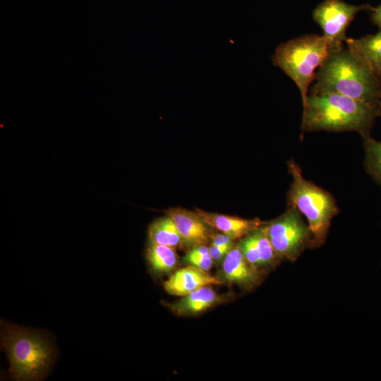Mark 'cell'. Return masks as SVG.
<instances>
[{
    "instance_id": "cell-1",
    "label": "cell",
    "mask_w": 381,
    "mask_h": 381,
    "mask_svg": "<svg viewBox=\"0 0 381 381\" xmlns=\"http://www.w3.org/2000/svg\"><path fill=\"white\" fill-rule=\"evenodd\" d=\"M310 94L335 93L379 107L381 83L348 48L329 49Z\"/></svg>"
},
{
    "instance_id": "cell-2",
    "label": "cell",
    "mask_w": 381,
    "mask_h": 381,
    "mask_svg": "<svg viewBox=\"0 0 381 381\" xmlns=\"http://www.w3.org/2000/svg\"><path fill=\"white\" fill-rule=\"evenodd\" d=\"M303 107V131H356L369 134L379 107L335 93L310 94Z\"/></svg>"
},
{
    "instance_id": "cell-3",
    "label": "cell",
    "mask_w": 381,
    "mask_h": 381,
    "mask_svg": "<svg viewBox=\"0 0 381 381\" xmlns=\"http://www.w3.org/2000/svg\"><path fill=\"white\" fill-rule=\"evenodd\" d=\"M1 343L16 380H40L52 365L54 349L41 333L4 321L1 322Z\"/></svg>"
},
{
    "instance_id": "cell-4",
    "label": "cell",
    "mask_w": 381,
    "mask_h": 381,
    "mask_svg": "<svg viewBox=\"0 0 381 381\" xmlns=\"http://www.w3.org/2000/svg\"><path fill=\"white\" fill-rule=\"evenodd\" d=\"M329 49L323 35L298 37L277 47L272 56L274 66L281 68L297 85L303 106L308 98V87L315 80V71L325 61Z\"/></svg>"
},
{
    "instance_id": "cell-5",
    "label": "cell",
    "mask_w": 381,
    "mask_h": 381,
    "mask_svg": "<svg viewBox=\"0 0 381 381\" xmlns=\"http://www.w3.org/2000/svg\"><path fill=\"white\" fill-rule=\"evenodd\" d=\"M288 168L292 177L289 200L307 219L312 244L320 246L326 238L332 218L338 212L335 201L327 191L306 180L293 159L288 162Z\"/></svg>"
},
{
    "instance_id": "cell-6",
    "label": "cell",
    "mask_w": 381,
    "mask_h": 381,
    "mask_svg": "<svg viewBox=\"0 0 381 381\" xmlns=\"http://www.w3.org/2000/svg\"><path fill=\"white\" fill-rule=\"evenodd\" d=\"M268 238L279 259L296 260L305 248L312 244V235L294 206L268 224Z\"/></svg>"
},
{
    "instance_id": "cell-7",
    "label": "cell",
    "mask_w": 381,
    "mask_h": 381,
    "mask_svg": "<svg viewBox=\"0 0 381 381\" xmlns=\"http://www.w3.org/2000/svg\"><path fill=\"white\" fill-rule=\"evenodd\" d=\"M371 9L368 4L356 6L342 0H325L314 9L313 17L322 28L329 49H334L343 47L346 30L356 14Z\"/></svg>"
},
{
    "instance_id": "cell-8",
    "label": "cell",
    "mask_w": 381,
    "mask_h": 381,
    "mask_svg": "<svg viewBox=\"0 0 381 381\" xmlns=\"http://www.w3.org/2000/svg\"><path fill=\"white\" fill-rule=\"evenodd\" d=\"M237 245L246 260L261 272L279 259L264 224L241 238Z\"/></svg>"
},
{
    "instance_id": "cell-9",
    "label": "cell",
    "mask_w": 381,
    "mask_h": 381,
    "mask_svg": "<svg viewBox=\"0 0 381 381\" xmlns=\"http://www.w3.org/2000/svg\"><path fill=\"white\" fill-rule=\"evenodd\" d=\"M174 222L181 236L182 242L194 246L206 245L212 237L209 226L197 212L181 207L170 208L167 211Z\"/></svg>"
},
{
    "instance_id": "cell-10",
    "label": "cell",
    "mask_w": 381,
    "mask_h": 381,
    "mask_svg": "<svg viewBox=\"0 0 381 381\" xmlns=\"http://www.w3.org/2000/svg\"><path fill=\"white\" fill-rule=\"evenodd\" d=\"M223 284L220 278L210 274L208 272L188 265L174 272L164 282V288L170 295L184 296L205 286Z\"/></svg>"
},
{
    "instance_id": "cell-11",
    "label": "cell",
    "mask_w": 381,
    "mask_h": 381,
    "mask_svg": "<svg viewBox=\"0 0 381 381\" xmlns=\"http://www.w3.org/2000/svg\"><path fill=\"white\" fill-rule=\"evenodd\" d=\"M222 272L226 282L246 290L255 287L262 277V272L246 260L237 244L224 258Z\"/></svg>"
},
{
    "instance_id": "cell-12",
    "label": "cell",
    "mask_w": 381,
    "mask_h": 381,
    "mask_svg": "<svg viewBox=\"0 0 381 381\" xmlns=\"http://www.w3.org/2000/svg\"><path fill=\"white\" fill-rule=\"evenodd\" d=\"M228 300L229 298L225 295L219 294L210 286H205L181 296L179 300L169 304V306L177 315L190 316L200 314Z\"/></svg>"
},
{
    "instance_id": "cell-13",
    "label": "cell",
    "mask_w": 381,
    "mask_h": 381,
    "mask_svg": "<svg viewBox=\"0 0 381 381\" xmlns=\"http://www.w3.org/2000/svg\"><path fill=\"white\" fill-rule=\"evenodd\" d=\"M196 212L209 226L227 235L233 240L241 238L263 225L259 219H243L200 209H196Z\"/></svg>"
},
{
    "instance_id": "cell-14",
    "label": "cell",
    "mask_w": 381,
    "mask_h": 381,
    "mask_svg": "<svg viewBox=\"0 0 381 381\" xmlns=\"http://www.w3.org/2000/svg\"><path fill=\"white\" fill-rule=\"evenodd\" d=\"M347 48L361 60L381 83V29L374 35L346 38Z\"/></svg>"
},
{
    "instance_id": "cell-15",
    "label": "cell",
    "mask_w": 381,
    "mask_h": 381,
    "mask_svg": "<svg viewBox=\"0 0 381 381\" xmlns=\"http://www.w3.org/2000/svg\"><path fill=\"white\" fill-rule=\"evenodd\" d=\"M145 257L150 270L155 274H163L175 270L178 258L174 248L150 242Z\"/></svg>"
},
{
    "instance_id": "cell-16",
    "label": "cell",
    "mask_w": 381,
    "mask_h": 381,
    "mask_svg": "<svg viewBox=\"0 0 381 381\" xmlns=\"http://www.w3.org/2000/svg\"><path fill=\"white\" fill-rule=\"evenodd\" d=\"M150 242L176 248L181 242V236L174 220L169 216L155 219L149 226Z\"/></svg>"
},
{
    "instance_id": "cell-17",
    "label": "cell",
    "mask_w": 381,
    "mask_h": 381,
    "mask_svg": "<svg viewBox=\"0 0 381 381\" xmlns=\"http://www.w3.org/2000/svg\"><path fill=\"white\" fill-rule=\"evenodd\" d=\"M362 136L365 151L366 170L371 177L381 186V141L373 139L369 134Z\"/></svg>"
},
{
    "instance_id": "cell-18",
    "label": "cell",
    "mask_w": 381,
    "mask_h": 381,
    "mask_svg": "<svg viewBox=\"0 0 381 381\" xmlns=\"http://www.w3.org/2000/svg\"><path fill=\"white\" fill-rule=\"evenodd\" d=\"M183 261L188 265H192L208 272L212 266V259L210 254L205 255H186Z\"/></svg>"
},
{
    "instance_id": "cell-19",
    "label": "cell",
    "mask_w": 381,
    "mask_h": 381,
    "mask_svg": "<svg viewBox=\"0 0 381 381\" xmlns=\"http://www.w3.org/2000/svg\"><path fill=\"white\" fill-rule=\"evenodd\" d=\"M234 246H217L210 244L209 247L210 255L212 260L218 261L225 258L226 254Z\"/></svg>"
},
{
    "instance_id": "cell-20",
    "label": "cell",
    "mask_w": 381,
    "mask_h": 381,
    "mask_svg": "<svg viewBox=\"0 0 381 381\" xmlns=\"http://www.w3.org/2000/svg\"><path fill=\"white\" fill-rule=\"evenodd\" d=\"M233 239L222 233L212 235L211 244L217 246H232Z\"/></svg>"
},
{
    "instance_id": "cell-21",
    "label": "cell",
    "mask_w": 381,
    "mask_h": 381,
    "mask_svg": "<svg viewBox=\"0 0 381 381\" xmlns=\"http://www.w3.org/2000/svg\"><path fill=\"white\" fill-rule=\"evenodd\" d=\"M371 11L372 22L381 29V4L376 8L372 7Z\"/></svg>"
},
{
    "instance_id": "cell-22",
    "label": "cell",
    "mask_w": 381,
    "mask_h": 381,
    "mask_svg": "<svg viewBox=\"0 0 381 381\" xmlns=\"http://www.w3.org/2000/svg\"><path fill=\"white\" fill-rule=\"evenodd\" d=\"M380 116H381V103L379 105Z\"/></svg>"
}]
</instances>
